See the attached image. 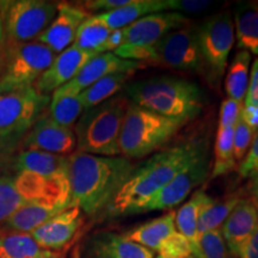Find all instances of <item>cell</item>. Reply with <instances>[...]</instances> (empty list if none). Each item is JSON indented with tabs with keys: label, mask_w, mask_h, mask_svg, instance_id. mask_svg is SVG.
I'll list each match as a JSON object with an SVG mask.
<instances>
[{
	"label": "cell",
	"mask_w": 258,
	"mask_h": 258,
	"mask_svg": "<svg viewBox=\"0 0 258 258\" xmlns=\"http://www.w3.org/2000/svg\"><path fill=\"white\" fill-rule=\"evenodd\" d=\"M207 150L208 145L205 140L191 139L156 153L135 167L108 206L106 213L111 217L137 214L144 203L152 199Z\"/></svg>",
	"instance_id": "1"
},
{
	"label": "cell",
	"mask_w": 258,
	"mask_h": 258,
	"mask_svg": "<svg viewBox=\"0 0 258 258\" xmlns=\"http://www.w3.org/2000/svg\"><path fill=\"white\" fill-rule=\"evenodd\" d=\"M135 167L132 160L122 156L102 157L78 151L72 153L69 157L72 206L86 215L99 214L108 208Z\"/></svg>",
	"instance_id": "2"
},
{
	"label": "cell",
	"mask_w": 258,
	"mask_h": 258,
	"mask_svg": "<svg viewBox=\"0 0 258 258\" xmlns=\"http://www.w3.org/2000/svg\"><path fill=\"white\" fill-rule=\"evenodd\" d=\"M124 95L146 110L184 124L198 117L205 108V93L198 84L173 76L128 83Z\"/></svg>",
	"instance_id": "3"
},
{
	"label": "cell",
	"mask_w": 258,
	"mask_h": 258,
	"mask_svg": "<svg viewBox=\"0 0 258 258\" xmlns=\"http://www.w3.org/2000/svg\"><path fill=\"white\" fill-rule=\"evenodd\" d=\"M129 103L127 96L118 95L84 111L74 128L78 152L121 156L118 140Z\"/></svg>",
	"instance_id": "4"
},
{
	"label": "cell",
	"mask_w": 258,
	"mask_h": 258,
	"mask_svg": "<svg viewBox=\"0 0 258 258\" xmlns=\"http://www.w3.org/2000/svg\"><path fill=\"white\" fill-rule=\"evenodd\" d=\"M183 125L182 122L164 117L131 102L118 140L121 156L131 160L156 152Z\"/></svg>",
	"instance_id": "5"
},
{
	"label": "cell",
	"mask_w": 258,
	"mask_h": 258,
	"mask_svg": "<svg viewBox=\"0 0 258 258\" xmlns=\"http://www.w3.org/2000/svg\"><path fill=\"white\" fill-rule=\"evenodd\" d=\"M50 103L34 86L0 93V145L12 147L28 134Z\"/></svg>",
	"instance_id": "6"
},
{
	"label": "cell",
	"mask_w": 258,
	"mask_h": 258,
	"mask_svg": "<svg viewBox=\"0 0 258 258\" xmlns=\"http://www.w3.org/2000/svg\"><path fill=\"white\" fill-rule=\"evenodd\" d=\"M196 34L202 59V76L213 88H219L234 44V23L230 12L205 19L196 28Z\"/></svg>",
	"instance_id": "7"
},
{
	"label": "cell",
	"mask_w": 258,
	"mask_h": 258,
	"mask_svg": "<svg viewBox=\"0 0 258 258\" xmlns=\"http://www.w3.org/2000/svg\"><path fill=\"white\" fill-rule=\"evenodd\" d=\"M55 57L53 50L37 41L12 44L0 72V93L34 86Z\"/></svg>",
	"instance_id": "8"
},
{
	"label": "cell",
	"mask_w": 258,
	"mask_h": 258,
	"mask_svg": "<svg viewBox=\"0 0 258 258\" xmlns=\"http://www.w3.org/2000/svg\"><path fill=\"white\" fill-rule=\"evenodd\" d=\"M59 3L46 0L0 2V17L12 44L27 43L37 38L55 18Z\"/></svg>",
	"instance_id": "9"
},
{
	"label": "cell",
	"mask_w": 258,
	"mask_h": 258,
	"mask_svg": "<svg viewBox=\"0 0 258 258\" xmlns=\"http://www.w3.org/2000/svg\"><path fill=\"white\" fill-rule=\"evenodd\" d=\"M212 170V161L208 150L190 163L182 172H179L169 184L164 186L152 199L144 203L138 213L153 211H172L191 194L196 186L201 185Z\"/></svg>",
	"instance_id": "10"
},
{
	"label": "cell",
	"mask_w": 258,
	"mask_h": 258,
	"mask_svg": "<svg viewBox=\"0 0 258 258\" xmlns=\"http://www.w3.org/2000/svg\"><path fill=\"white\" fill-rule=\"evenodd\" d=\"M154 50L156 59L153 64L203 74L196 28L188 25L169 32L154 44Z\"/></svg>",
	"instance_id": "11"
},
{
	"label": "cell",
	"mask_w": 258,
	"mask_h": 258,
	"mask_svg": "<svg viewBox=\"0 0 258 258\" xmlns=\"http://www.w3.org/2000/svg\"><path fill=\"white\" fill-rule=\"evenodd\" d=\"M147 64L137 61L123 60L112 53H102L89 61L74 78L57 89L51 97L79 96L83 91L104 77L118 72H137Z\"/></svg>",
	"instance_id": "12"
},
{
	"label": "cell",
	"mask_w": 258,
	"mask_h": 258,
	"mask_svg": "<svg viewBox=\"0 0 258 258\" xmlns=\"http://www.w3.org/2000/svg\"><path fill=\"white\" fill-rule=\"evenodd\" d=\"M83 222V212L72 206L54 215L29 234L43 249L63 252L77 237Z\"/></svg>",
	"instance_id": "13"
},
{
	"label": "cell",
	"mask_w": 258,
	"mask_h": 258,
	"mask_svg": "<svg viewBox=\"0 0 258 258\" xmlns=\"http://www.w3.org/2000/svg\"><path fill=\"white\" fill-rule=\"evenodd\" d=\"M190 19L179 12H159L145 16L122 29L123 44L153 46L169 32L188 27Z\"/></svg>",
	"instance_id": "14"
},
{
	"label": "cell",
	"mask_w": 258,
	"mask_h": 258,
	"mask_svg": "<svg viewBox=\"0 0 258 258\" xmlns=\"http://www.w3.org/2000/svg\"><path fill=\"white\" fill-rule=\"evenodd\" d=\"M24 147L30 151L66 156L77 148V139L73 129L62 127L43 114L24 137Z\"/></svg>",
	"instance_id": "15"
},
{
	"label": "cell",
	"mask_w": 258,
	"mask_h": 258,
	"mask_svg": "<svg viewBox=\"0 0 258 258\" xmlns=\"http://www.w3.org/2000/svg\"><path fill=\"white\" fill-rule=\"evenodd\" d=\"M89 17V12L80 5L59 3L55 18L37 37V42L47 46L55 54H60L72 46L80 25Z\"/></svg>",
	"instance_id": "16"
},
{
	"label": "cell",
	"mask_w": 258,
	"mask_h": 258,
	"mask_svg": "<svg viewBox=\"0 0 258 258\" xmlns=\"http://www.w3.org/2000/svg\"><path fill=\"white\" fill-rule=\"evenodd\" d=\"M96 55L98 54L84 51L74 46L69 47L57 54L53 63L35 83L34 88L42 95L49 96V93H54L64 84L71 82Z\"/></svg>",
	"instance_id": "17"
},
{
	"label": "cell",
	"mask_w": 258,
	"mask_h": 258,
	"mask_svg": "<svg viewBox=\"0 0 258 258\" xmlns=\"http://www.w3.org/2000/svg\"><path fill=\"white\" fill-rule=\"evenodd\" d=\"M83 258H154V252L129 240L124 234L102 231L86 241Z\"/></svg>",
	"instance_id": "18"
},
{
	"label": "cell",
	"mask_w": 258,
	"mask_h": 258,
	"mask_svg": "<svg viewBox=\"0 0 258 258\" xmlns=\"http://www.w3.org/2000/svg\"><path fill=\"white\" fill-rule=\"evenodd\" d=\"M258 227V211L250 198H241L220 227L231 256Z\"/></svg>",
	"instance_id": "19"
},
{
	"label": "cell",
	"mask_w": 258,
	"mask_h": 258,
	"mask_svg": "<svg viewBox=\"0 0 258 258\" xmlns=\"http://www.w3.org/2000/svg\"><path fill=\"white\" fill-rule=\"evenodd\" d=\"M70 208L69 206H55L42 202H29L4 221L3 228L6 232L31 233L41 225L59 214L60 212Z\"/></svg>",
	"instance_id": "20"
},
{
	"label": "cell",
	"mask_w": 258,
	"mask_h": 258,
	"mask_svg": "<svg viewBox=\"0 0 258 258\" xmlns=\"http://www.w3.org/2000/svg\"><path fill=\"white\" fill-rule=\"evenodd\" d=\"M167 0H132L128 5L109 12L97 14L110 30H118L133 24L145 16L166 12Z\"/></svg>",
	"instance_id": "21"
},
{
	"label": "cell",
	"mask_w": 258,
	"mask_h": 258,
	"mask_svg": "<svg viewBox=\"0 0 258 258\" xmlns=\"http://www.w3.org/2000/svg\"><path fill=\"white\" fill-rule=\"evenodd\" d=\"M175 232H177L176 212L170 211L161 217L138 226L124 235L129 240L157 252L160 245Z\"/></svg>",
	"instance_id": "22"
},
{
	"label": "cell",
	"mask_w": 258,
	"mask_h": 258,
	"mask_svg": "<svg viewBox=\"0 0 258 258\" xmlns=\"http://www.w3.org/2000/svg\"><path fill=\"white\" fill-rule=\"evenodd\" d=\"M16 169L47 177H69V157L25 150L16 159Z\"/></svg>",
	"instance_id": "23"
},
{
	"label": "cell",
	"mask_w": 258,
	"mask_h": 258,
	"mask_svg": "<svg viewBox=\"0 0 258 258\" xmlns=\"http://www.w3.org/2000/svg\"><path fill=\"white\" fill-rule=\"evenodd\" d=\"M0 258H63V252L43 249L30 234L5 232L0 234Z\"/></svg>",
	"instance_id": "24"
},
{
	"label": "cell",
	"mask_w": 258,
	"mask_h": 258,
	"mask_svg": "<svg viewBox=\"0 0 258 258\" xmlns=\"http://www.w3.org/2000/svg\"><path fill=\"white\" fill-rule=\"evenodd\" d=\"M233 23L238 49L258 55V5L252 3L238 5Z\"/></svg>",
	"instance_id": "25"
},
{
	"label": "cell",
	"mask_w": 258,
	"mask_h": 258,
	"mask_svg": "<svg viewBox=\"0 0 258 258\" xmlns=\"http://www.w3.org/2000/svg\"><path fill=\"white\" fill-rule=\"evenodd\" d=\"M206 191L200 189L176 212V228L188 240L194 258H200L199 246V214Z\"/></svg>",
	"instance_id": "26"
},
{
	"label": "cell",
	"mask_w": 258,
	"mask_h": 258,
	"mask_svg": "<svg viewBox=\"0 0 258 258\" xmlns=\"http://www.w3.org/2000/svg\"><path fill=\"white\" fill-rule=\"evenodd\" d=\"M240 199L238 194H232L222 200H215L206 194L199 214V238L206 232L220 228Z\"/></svg>",
	"instance_id": "27"
},
{
	"label": "cell",
	"mask_w": 258,
	"mask_h": 258,
	"mask_svg": "<svg viewBox=\"0 0 258 258\" xmlns=\"http://www.w3.org/2000/svg\"><path fill=\"white\" fill-rule=\"evenodd\" d=\"M135 72H118L104 77L79 95L85 110L101 104L114 97L120 90L124 89Z\"/></svg>",
	"instance_id": "28"
},
{
	"label": "cell",
	"mask_w": 258,
	"mask_h": 258,
	"mask_svg": "<svg viewBox=\"0 0 258 258\" xmlns=\"http://www.w3.org/2000/svg\"><path fill=\"white\" fill-rule=\"evenodd\" d=\"M251 54L246 50H238L228 67L225 79V91L227 98L244 103L250 78Z\"/></svg>",
	"instance_id": "29"
},
{
	"label": "cell",
	"mask_w": 258,
	"mask_h": 258,
	"mask_svg": "<svg viewBox=\"0 0 258 258\" xmlns=\"http://www.w3.org/2000/svg\"><path fill=\"white\" fill-rule=\"evenodd\" d=\"M111 31L104 22L97 17V15L90 16L80 25L72 46L89 53L99 54V50L110 36Z\"/></svg>",
	"instance_id": "30"
},
{
	"label": "cell",
	"mask_w": 258,
	"mask_h": 258,
	"mask_svg": "<svg viewBox=\"0 0 258 258\" xmlns=\"http://www.w3.org/2000/svg\"><path fill=\"white\" fill-rule=\"evenodd\" d=\"M234 128L218 129L214 145V163L212 164L211 178L227 175L237 169L233 152Z\"/></svg>",
	"instance_id": "31"
},
{
	"label": "cell",
	"mask_w": 258,
	"mask_h": 258,
	"mask_svg": "<svg viewBox=\"0 0 258 258\" xmlns=\"http://www.w3.org/2000/svg\"><path fill=\"white\" fill-rule=\"evenodd\" d=\"M85 111L79 96L51 97L49 115L53 121L62 127L73 129L77 120Z\"/></svg>",
	"instance_id": "32"
},
{
	"label": "cell",
	"mask_w": 258,
	"mask_h": 258,
	"mask_svg": "<svg viewBox=\"0 0 258 258\" xmlns=\"http://www.w3.org/2000/svg\"><path fill=\"white\" fill-rule=\"evenodd\" d=\"M27 203L28 201L16 186L15 178H0V224H4L5 220Z\"/></svg>",
	"instance_id": "33"
},
{
	"label": "cell",
	"mask_w": 258,
	"mask_h": 258,
	"mask_svg": "<svg viewBox=\"0 0 258 258\" xmlns=\"http://www.w3.org/2000/svg\"><path fill=\"white\" fill-rule=\"evenodd\" d=\"M200 258H231L227 245L222 237L221 230L217 228L200 235Z\"/></svg>",
	"instance_id": "34"
},
{
	"label": "cell",
	"mask_w": 258,
	"mask_h": 258,
	"mask_svg": "<svg viewBox=\"0 0 258 258\" xmlns=\"http://www.w3.org/2000/svg\"><path fill=\"white\" fill-rule=\"evenodd\" d=\"M157 252L161 258H194L188 240L178 231L171 234Z\"/></svg>",
	"instance_id": "35"
},
{
	"label": "cell",
	"mask_w": 258,
	"mask_h": 258,
	"mask_svg": "<svg viewBox=\"0 0 258 258\" xmlns=\"http://www.w3.org/2000/svg\"><path fill=\"white\" fill-rule=\"evenodd\" d=\"M254 134H256V132L251 129L247 124H245L244 121L239 117L234 127L233 133L234 158L239 163L246 156L247 151H249L251 144H252Z\"/></svg>",
	"instance_id": "36"
},
{
	"label": "cell",
	"mask_w": 258,
	"mask_h": 258,
	"mask_svg": "<svg viewBox=\"0 0 258 258\" xmlns=\"http://www.w3.org/2000/svg\"><path fill=\"white\" fill-rule=\"evenodd\" d=\"M243 105L244 103L237 102L231 98H226L225 101L221 103L220 106L218 129L234 128L240 117V112L241 109H243Z\"/></svg>",
	"instance_id": "37"
},
{
	"label": "cell",
	"mask_w": 258,
	"mask_h": 258,
	"mask_svg": "<svg viewBox=\"0 0 258 258\" xmlns=\"http://www.w3.org/2000/svg\"><path fill=\"white\" fill-rule=\"evenodd\" d=\"M238 172L243 178H249L258 172V131L254 134L252 144H251L246 156L238 166Z\"/></svg>",
	"instance_id": "38"
},
{
	"label": "cell",
	"mask_w": 258,
	"mask_h": 258,
	"mask_svg": "<svg viewBox=\"0 0 258 258\" xmlns=\"http://www.w3.org/2000/svg\"><path fill=\"white\" fill-rule=\"evenodd\" d=\"M212 4L209 0H167V10L179 14H199L211 8Z\"/></svg>",
	"instance_id": "39"
},
{
	"label": "cell",
	"mask_w": 258,
	"mask_h": 258,
	"mask_svg": "<svg viewBox=\"0 0 258 258\" xmlns=\"http://www.w3.org/2000/svg\"><path fill=\"white\" fill-rule=\"evenodd\" d=\"M132 0H89V2L82 3V8L86 11L91 12H98L103 14V12H109L112 10L120 9L122 6L128 5Z\"/></svg>",
	"instance_id": "40"
},
{
	"label": "cell",
	"mask_w": 258,
	"mask_h": 258,
	"mask_svg": "<svg viewBox=\"0 0 258 258\" xmlns=\"http://www.w3.org/2000/svg\"><path fill=\"white\" fill-rule=\"evenodd\" d=\"M244 105L258 106V57L253 60Z\"/></svg>",
	"instance_id": "41"
},
{
	"label": "cell",
	"mask_w": 258,
	"mask_h": 258,
	"mask_svg": "<svg viewBox=\"0 0 258 258\" xmlns=\"http://www.w3.org/2000/svg\"><path fill=\"white\" fill-rule=\"evenodd\" d=\"M237 258H258V227L249 238L240 245L237 251Z\"/></svg>",
	"instance_id": "42"
},
{
	"label": "cell",
	"mask_w": 258,
	"mask_h": 258,
	"mask_svg": "<svg viewBox=\"0 0 258 258\" xmlns=\"http://www.w3.org/2000/svg\"><path fill=\"white\" fill-rule=\"evenodd\" d=\"M123 44V34H122V29L118 30H112L110 36L108 37V40L104 43V46L101 48L99 54L102 53H112V51L117 49L118 47H121Z\"/></svg>",
	"instance_id": "43"
},
{
	"label": "cell",
	"mask_w": 258,
	"mask_h": 258,
	"mask_svg": "<svg viewBox=\"0 0 258 258\" xmlns=\"http://www.w3.org/2000/svg\"><path fill=\"white\" fill-rule=\"evenodd\" d=\"M240 118L254 132L258 131V106L243 105L240 112Z\"/></svg>",
	"instance_id": "44"
},
{
	"label": "cell",
	"mask_w": 258,
	"mask_h": 258,
	"mask_svg": "<svg viewBox=\"0 0 258 258\" xmlns=\"http://www.w3.org/2000/svg\"><path fill=\"white\" fill-rule=\"evenodd\" d=\"M246 189L250 194V199L258 205V172L249 177V182L246 184Z\"/></svg>",
	"instance_id": "45"
},
{
	"label": "cell",
	"mask_w": 258,
	"mask_h": 258,
	"mask_svg": "<svg viewBox=\"0 0 258 258\" xmlns=\"http://www.w3.org/2000/svg\"><path fill=\"white\" fill-rule=\"evenodd\" d=\"M3 41H4V27H3L2 17H0V46H2Z\"/></svg>",
	"instance_id": "46"
},
{
	"label": "cell",
	"mask_w": 258,
	"mask_h": 258,
	"mask_svg": "<svg viewBox=\"0 0 258 258\" xmlns=\"http://www.w3.org/2000/svg\"><path fill=\"white\" fill-rule=\"evenodd\" d=\"M254 205H256V203H254ZM256 207H257V211H258V205H256Z\"/></svg>",
	"instance_id": "47"
},
{
	"label": "cell",
	"mask_w": 258,
	"mask_h": 258,
	"mask_svg": "<svg viewBox=\"0 0 258 258\" xmlns=\"http://www.w3.org/2000/svg\"><path fill=\"white\" fill-rule=\"evenodd\" d=\"M157 258H161V257H159V256H157Z\"/></svg>",
	"instance_id": "48"
}]
</instances>
